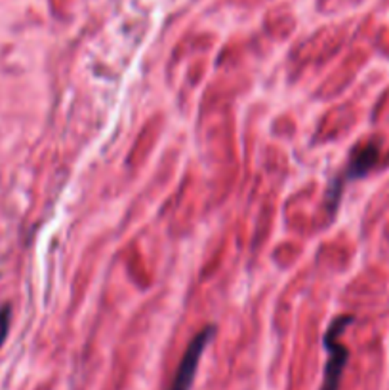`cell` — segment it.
Returning a JSON list of instances; mask_svg holds the SVG:
<instances>
[{
  "mask_svg": "<svg viewBox=\"0 0 389 390\" xmlns=\"http://www.w3.org/2000/svg\"><path fill=\"white\" fill-rule=\"evenodd\" d=\"M351 316H342L336 318L332 324H330L329 332L324 335V346L329 350V362H326V368H324V381H322L321 390H338L340 389V381L344 375L345 364L349 358V353L345 348L338 337L340 333L344 332V328L347 324H351Z\"/></svg>",
  "mask_w": 389,
  "mask_h": 390,
  "instance_id": "cell-1",
  "label": "cell"
},
{
  "mask_svg": "<svg viewBox=\"0 0 389 390\" xmlns=\"http://www.w3.org/2000/svg\"><path fill=\"white\" fill-rule=\"evenodd\" d=\"M216 332L214 325H206L197 337L189 343L188 350L183 354V358L180 362V368L176 371V377H174L172 384L168 390H191V384L194 381V375H197V369H199V364H201L202 353L204 348L210 343V339Z\"/></svg>",
  "mask_w": 389,
  "mask_h": 390,
  "instance_id": "cell-3",
  "label": "cell"
},
{
  "mask_svg": "<svg viewBox=\"0 0 389 390\" xmlns=\"http://www.w3.org/2000/svg\"><path fill=\"white\" fill-rule=\"evenodd\" d=\"M10 320H12V307L4 305L0 309V346L4 345L8 337V330H10Z\"/></svg>",
  "mask_w": 389,
  "mask_h": 390,
  "instance_id": "cell-4",
  "label": "cell"
},
{
  "mask_svg": "<svg viewBox=\"0 0 389 390\" xmlns=\"http://www.w3.org/2000/svg\"><path fill=\"white\" fill-rule=\"evenodd\" d=\"M378 156H380V147L374 141H368L365 145H359L351 151L349 155V160H347V168H345L344 176L338 177L334 181V187L330 191V198L334 200L332 202V207H336L338 200L342 196V187H344L345 181H351V179H361L365 177L374 168L376 162H378Z\"/></svg>",
  "mask_w": 389,
  "mask_h": 390,
  "instance_id": "cell-2",
  "label": "cell"
}]
</instances>
